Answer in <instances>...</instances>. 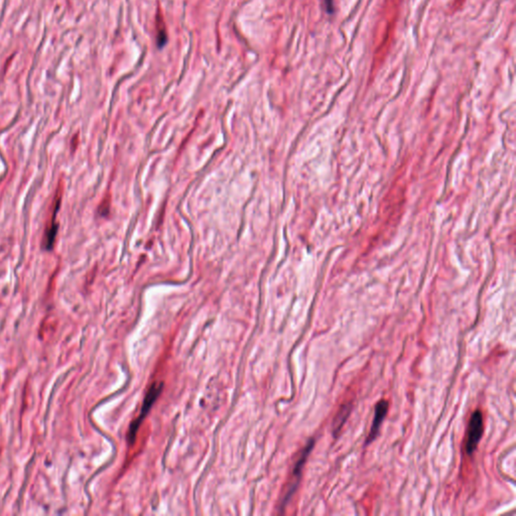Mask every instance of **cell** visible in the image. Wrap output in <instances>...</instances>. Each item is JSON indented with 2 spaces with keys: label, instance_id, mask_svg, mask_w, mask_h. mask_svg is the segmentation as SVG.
I'll return each mask as SVG.
<instances>
[{
  "label": "cell",
  "instance_id": "cell-1",
  "mask_svg": "<svg viewBox=\"0 0 516 516\" xmlns=\"http://www.w3.org/2000/svg\"><path fill=\"white\" fill-rule=\"evenodd\" d=\"M162 386H164V384H162L161 382L158 383V382H155L154 383L151 388H149L147 395L144 398V401H143V404H142V409L140 411V414L139 416L133 420L132 424L130 425V428H129V432H128V441L130 444H133L134 441H135V436H137V432L139 429V426L140 424L142 423V420L144 419V417L147 415L149 410L152 409L153 404L155 403V401L157 399L158 396L160 395V392L162 390Z\"/></svg>",
  "mask_w": 516,
  "mask_h": 516
},
{
  "label": "cell",
  "instance_id": "cell-2",
  "mask_svg": "<svg viewBox=\"0 0 516 516\" xmlns=\"http://www.w3.org/2000/svg\"><path fill=\"white\" fill-rule=\"evenodd\" d=\"M483 414L480 411H475L470 418L468 425L467 438L465 443L466 453L472 455L478 447V445L483 436Z\"/></svg>",
  "mask_w": 516,
  "mask_h": 516
},
{
  "label": "cell",
  "instance_id": "cell-4",
  "mask_svg": "<svg viewBox=\"0 0 516 516\" xmlns=\"http://www.w3.org/2000/svg\"><path fill=\"white\" fill-rule=\"evenodd\" d=\"M325 4L329 15H332L334 12V0H325Z\"/></svg>",
  "mask_w": 516,
  "mask_h": 516
},
{
  "label": "cell",
  "instance_id": "cell-3",
  "mask_svg": "<svg viewBox=\"0 0 516 516\" xmlns=\"http://www.w3.org/2000/svg\"><path fill=\"white\" fill-rule=\"evenodd\" d=\"M388 407H389V403L385 399L379 400L376 403L375 410H374V418H373V422H372V426H371V429H370V431H369V434H368L367 441H366V443H367V444L372 443L377 438L378 433H379L380 427H381L385 416L387 415Z\"/></svg>",
  "mask_w": 516,
  "mask_h": 516
}]
</instances>
